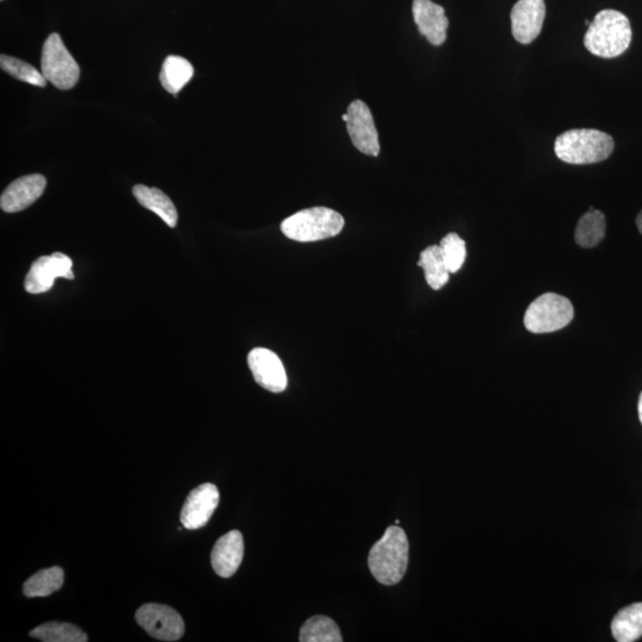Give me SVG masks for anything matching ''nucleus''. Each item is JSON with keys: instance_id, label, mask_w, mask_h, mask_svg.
Masks as SVG:
<instances>
[{"instance_id": "1", "label": "nucleus", "mask_w": 642, "mask_h": 642, "mask_svg": "<svg viewBox=\"0 0 642 642\" xmlns=\"http://www.w3.org/2000/svg\"><path fill=\"white\" fill-rule=\"evenodd\" d=\"M631 42V23L625 15L615 10L599 12L584 36V46L589 53L603 59L622 55Z\"/></svg>"}, {"instance_id": "2", "label": "nucleus", "mask_w": 642, "mask_h": 642, "mask_svg": "<svg viewBox=\"0 0 642 642\" xmlns=\"http://www.w3.org/2000/svg\"><path fill=\"white\" fill-rule=\"evenodd\" d=\"M409 544L402 528L390 526L370 550L368 559L371 574L385 585L398 584L408 566Z\"/></svg>"}, {"instance_id": "3", "label": "nucleus", "mask_w": 642, "mask_h": 642, "mask_svg": "<svg viewBox=\"0 0 642 642\" xmlns=\"http://www.w3.org/2000/svg\"><path fill=\"white\" fill-rule=\"evenodd\" d=\"M613 150V137L594 129L566 131L555 142L558 159L570 165L599 163L607 160Z\"/></svg>"}, {"instance_id": "4", "label": "nucleus", "mask_w": 642, "mask_h": 642, "mask_svg": "<svg viewBox=\"0 0 642 642\" xmlns=\"http://www.w3.org/2000/svg\"><path fill=\"white\" fill-rule=\"evenodd\" d=\"M342 214L327 207H312L283 220V235L292 241L310 243L336 237L344 228Z\"/></svg>"}, {"instance_id": "5", "label": "nucleus", "mask_w": 642, "mask_h": 642, "mask_svg": "<svg viewBox=\"0 0 642 642\" xmlns=\"http://www.w3.org/2000/svg\"><path fill=\"white\" fill-rule=\"evenodd\" d=\"M571 301L555 293H546L527 308L524 323L532 333H551L564 329L574 319Z\"/></svg>"}, {"instance_id": "6", "label": "nucleus", "mask_w": 642, "mask_h": 642, "mask_svg": "<svg viewBox=\"0 0 642 642\" xmlns=\"http://www.w3.org/2000/svg\"><path fill=\"white\" fill-rule=\"evenodd\" d=\"M42 74L59 90L67 91L77 85L80 68L68 52L59 34H50L42 49Z\"/></svg>"}, {"instance_id": "7", "label": "nucleus", "mask_w": 642, "mask_h": 642, "mask_svg": "<svg viewBox=\"0 0 642 642\" xmlns=\"http://www.w3.org/2000/svg\"><path fill=\"white\" fill-rule=\"evenodd\" d=\"M136 621L150 637L161 641H178L185 633L181 615L165 604H144L137 610Z\"/></svg>"}, {"instance_id": "8", "label": "nucleus", "mask_w": 642, "mask_h": 642, "mask_svg": "<svg viewBox=\"0 0 642 642\" xmlns=\"http://www.w3.org/2000/svg\"><path fill=\"white\" fill-rule=\"evenodd\" d=\"M346 113H348L346 129L355 148L365 155L379 156L381 150L379 132L368 105L362 100H354Z\"/></svg>"}, {"instance_id": "9", "label": "nucleus", "mask_w": 642, "mask_h": 642, "mask_svg": "<svg viewBox=\"0 0 642 642\" xmlns=\"http://www.w3.org/2000/svg\"><path fill=\"white\" fill-rule=\"evenodd\" d=\"M58 278L74 279L73 262L62 253L42 256L31 266L24 282L25 291L30 294L46 293Z\"/></svg>"}, {"instance_id": "10", "label": "nucleus", "mask_w": 642, "mask_h": 642, "mask_svg": "<svg viewBox=\"0 0 642 642\" xmlns=\"http://www.w3.org/2000/svg\"><path fill=\"white\" fill-rule=\"evenodd\" d=\"M219 503V490L212 483L201 484L188 495L180 519L186 530L194 531L210 521Z\"/></svg>"}, {"instance_id": "11", "label": "nucleus", "mask_w": 642, "mask_h": 642, "mask_svg": "<svg viewBox=\"0 0 642 642\" xmlns=\"http://www.w3.org/2000/svg\"><path fill=\"white\" fill-rule=\"evenodd\" d=\"M248 364L255 381L262 388L272 393L286 390L288 379L285 367L273 351L257 348L250 352Z\"/></svg>"}, {"instance_id": "12", "label": "nucleus", "mask_w": 642, "mask_h": 642, "mask_svg": "<svg viewBox=\"0 0 642 642\" xmlns=\"http://www.w3.org/2000/svg\"><path fill=\"white\" fill-rule=\"evenodd\" d=\"M545 15L544 0H519L511 14L514 39L522 44L532 43L543 29Z\"/></svg>"}, {"instance_id": "13", "label": "nucleus", "mask_w": 642, "mask_h": 642, "mask_svg": "<svg viewBox=\"0 0 642 642\" xmlns=\"http://www.w3.org/2000/svg\"><path fill=\"white\" fill-rule=\"evenodd\" d=\"M413 17L419 33L432 46H442L448 37L449 20L445 9L432 0H413Z\"/></svg>"}, {"instance_id": "14", "label": "nucleus", "mask_w": 642, "mask_h": 642, "mask_svg": "<svg viewBox=\"0 0 642 642\" xmlns=\"http://www.w3.org/2000/svg\"><path fill=\"white\" fill-rule=\"evenodd\" d=\"M47 180L41 174L22 176L6 188L0 198V207L6 213L28 209L46 190Z\"/></svg>"}, {"instance_id": "15", "label": "nucleus", "mask_w": 642, "mask_h": 642, "mask_svg": "<svg viewBox=\"0 0 642 642\" xmlns=\"http://www.w3.org/2000/svg\"><path fill=\"white\" fill-rule=\"evenodd\" d=\"M244 557V540L239 531H231L218 539L211 555L212 568L223 578L234 576Z\"/></svg>"}, {"instance_id": "16", "label": "nucleus", "mask_w": 642, "mask_h": 642, "mask_svg": "<svg viewBox=\"0 0 642 642\" xmlns=\"http://www.w3.org/2000/svg\"><path fill=\"white\" fill-rule=\"evenodd\" d=\"M132 193L138 203L157 214L169 228H175L178 225V211H176L173 201L159 188L136 185L132 188Z\"/></svg>"}, {"instance_id": "17", "label": "nucleus", "mask_w": 642, "mask_h": 642, "mask_svg": "<svg viewBox=\"0 0 642 642\" xmlns=\"http://www.w3.org/2000/svg\"><path fill=\"white\" fill-rule=\"evenodd\" d=\"M613 637L618 642H633L642 637V603L623 608L612 622Z\"/></svg>"}, {"instance_id": "18", "label": "nucleus", "mask_w": 642, "mask_h": 642, "mask_svg": "<svg viewBox=\"0 0 642 642\" xmlns=\"http://www.w3.org/2000/svg\"><path fill=\"white\" fill-rule=\"evenodd\" d=\"M194 75V68L181 56L171 55L163 62L160 74V81L169 93L178 94L184 88Z\"/></svg>"}, {"instance_id": "19", "label": "nucleus", "mask_w": 642, "mask_h": 642, "mask_svg": "<svg viewBox=\"0 0 642 642\" xmlns=\"http://www.w3.org/2000/svg\"><path fill=\"white\" fill-rule=\"evenodd\" d=\"M418 266L424 269L425 279L434 291L442 289L450 279V272L439 245H431L420 254Z\"/></svg>"}, {"instance_id": "20", "label": "nucleus", "mask_w": 642, "mask_h": 642, "mask_svg": "<svg viewBox=\"0 0 642 642\" xmlns=\"http://www.w3.org/2000/svg\"><path fill=\"white\" fill-rule=\"evenodd\" d=\"M606 216L591 207L588 213L579 219L576 228V243L582 248H594L606 236Z\"/></svg>"}, {"instance_id": "21", "label": "nucleus", "mask_w": 642, "mask_h": 642, "mask_svg": "<svg viewBox=\"0 0 642 642\" xmlns=\"http://www.w3.org/2000/svg\"><path fill=\"white\" fill-rule=\"evenodd\" d=\"M65 581V572L59 566L44 569L24 583L23 593L29 599L33 597H47L62 588Z\"/></svg>"}, {"instance_id": "22", "label": "nucleus", "mask_w": 642, "mask_h": 642, "mask_svg": "<svg viewBox=\"0 0 642 642\" xmlns=\"http://www.w3.org/2000/svg\"><path fill=\"white\" fill-rule=\"evenodd\" d=\"M30 637L44 642H86L87 634L72 623L48 622L33 629Z\"/></svg>"}, {"instance_id": "23", "label": "nucleus", "mask_w": 642, "mask_h": 642, "mask_svg": "<svg viewBox=\"0 0 642 642\" xmlns=\"http://www.w3.org/2000/svg\"><path fill=\"white\" fill-rule=\"evenodd\" d=\"M301 642H342L337 623L326 616H313L300 629Z\"/></svg>"}, {"instance_id": "24", "label": "nucleus", "mask_w": 642, "mask_h": 642, "mask_svg": "<svg viewBox=\"0 0 642 642\" xmlns=\"http://www.w3.org/2000/svg\"><path fill=\"white\" fill-rule=\"evenodd\" d=\"M0 66H2L4 72L23 81V83L39 87L47 85V79L44 78V75L25 61L3 54L0 56Z\"/></svg>"}, {"instance_id": "25", "label": "nucleus", "mask_w": 642, "mask_h": 642, "mask_svg": "<svg viewBox=\"0 0 642 642\" xmlns=\"http://www.w3.org/2000/svg\"><path fill=\"white\" fill-rule=\"evenodd\" d=\"M439 247L450 274L459 272L467 258V247L463 239L457 234H449L442 239Z\"/></svg>"}, {"instance_id": "26", "label": "nucleus", "mask_w": 642, "mask_h": 642, "mask_svg": "<svg viewBox=\"0 0 642 642\" xmlns=\"http://www.w3.org/2000/svg\"><path fill=\"white\" fill-rule=\"evenodd\" d=\"M637 226H638V229L640 231V234L642 235V211L638 214Z\"/></svg>"}, {"instance_id": "27", "label": "nucleus", "mask_w": 642, "mask_h": 642, "mask_svg": "<svg viewBox=\"0 0 642 642\" xmlns=\"http://www.w3.org/2000/svg\"><path fill=\"white\" fill-rule=\"evenodd\" d=\"M638 411H639L640 423L642 425V393L640 394V398H639Z\"/></svg>"}]
</instances>
